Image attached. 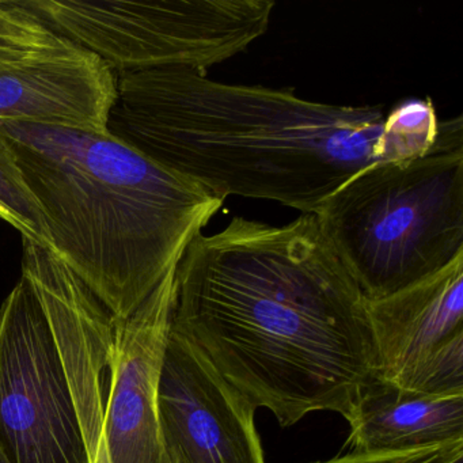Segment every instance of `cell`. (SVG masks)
Masks as SVG:
<instances>
[{
  "label": "cell",
  "mask_w": 463,
  "mask_h": 463,
  "mask_svg": "<svg viewBox=\"0 0 463 463\" xmlns=\"http://www.w3.org/2000/svg\"><path fill=\"white\" fill-rule=\"evenodd\" d=\"M172 329L281 427L313 411L348 419L376 373L365 298L314 215L235 216L197 235L175 272Z\"/></svg>",
  "instance_id": "cell-1"
},
{
  "label": "cell",
  "mask_w": 463,
  "mask_h": 463,
  "mask_svg": "<svg viewBox=\"0 0 463 463\" xmlns=\"http://www.w3.org/2000/svg\"><path fill=\"white\" fill-rule=\"evenodd\" d=\"M116 75L109 134L222 200L314 215L363 167L406 161L381 105L324 104L184 67Z\"/></svg>",
  "instance_id": "cell-2"
},
{
  "label": "cell",
  "mask_w": 463,
  "mask_h": 463,
  "mask_svg": "<svg viewBox=\"0 0 463 463\" xmlns=\"http://www.w3.org/2000/svg\"><path fill=\"white\" fill-rule=\"evenodd\" d=\"M0 137L42 208L51 253L115 321L177 269L224 204L110 134L0 121Z\"/></svg>",
  "instance_id": "cell-3"
},
{
  "label": "cell",
  "mask_w": 463,
  "mask_h": 463,
  "mask_svg": "<svg viewBox=\"0 0 463 463\" xmlns=\"http://www.w3.org/2000/svg\"><path fill=\"white\" fill-rule=\"evenodd\" d=\"M314 218L365 299L420 283L463 257V145L373 162Z\"/></svg>",
  "instance_id": "cell-4"
},
{
  "label": "cell",
  "mask_w": 463,
  "mask_h": 463,
  "mask_svg": "<svg viewBox=\"0 0 463 463\" xmlns=\"http://www.w3.org/2000/svg\"><path fill=\"white\" fill-rule=\"evenodd\" d=\"M116 74L208 69L267 33L272 0H18Z\"/></svg>",
  "instance_id": "cell-5"
},
{
  "label": "cell",
  "mask_w": 463,
  "mask_h": 463,
  "mask_svg": "<svg viewBox=\"0 0 463 463\" xmlns=\"http://www.w3.org/2000/svg\"><path fill=\"white\" fill-rule=\"evenodd\" d=\"M0 449L10 463H89L52 329L24 276L0 306Z\"/></svg>",
  "instance_id": "cell-6"
},
{
  "label": "cell",
  "mask_w": 463,
  "mask_h": 463,
  "mask_svg": "<svg viewBox=\"0 0 463 463\" xmlns=\"http://www.w3.org/2000/svg\"><path fill=\"white\" fill-rule=\"evenodd\" d=\"M158 408L170 463H265L256 408L194 343L173 329Z\"/></svg>",
  "instance_id": "cell-7"
},
{
  "label": "cell",
  "mask_w": 463,
  "mask_h": 463,
  "mask_svg": "<svg viewBox=\"0 0 463 463\" xmlns=\"http://www.w3.org/2000/svg\"><path fill=\"white\" fill-rule=\"evenodd\" d=\"M23 240L21 276L39 298L52 329L89 463H112L105 420L112 316L55 254Z\"/></svg>",
  "instance_id": "cell-8"
},
{
  "label": "cell",
  "mask_w": 463,
  "mask_h": 463,
  "mask_svg": "<svg viewBox=\"0 0 463 463\" xmlns=\"http://www.w3.org/2000/svg\"><path fill=\"white\" fill-rule=\"evenodd\" d=\"M175 272L129 318L113 319L105 411L112 463H170L158 392L172 329Z\"/></svg>",
  "instance_id": "cell-9"
},
{
  "label": "cell",
  "mask_w": 463,
  "mask_h": 463,
  "mask_svg": "<svg viewBox=\"0 0 463 463\" xmlns=\"http://www.w3.org/2000/svg\"><path fill=\"white\" fill-rule=\"evenodd\" d=\"M118 75L74 43L0 66V121L109 134Z\"/></svg>",
  "instance_id": "cell-10"
},
{
  "label": "cell",
  "mask_w": 463,
  "mask_h": 463,
  "mask_svg": "<svg viewBox=\"0 0 463 463\" xmlns=\"http://www.w3.org/2000/svg\"><path fill=\"white\" fill-rule=\"evenodd\" d=\"M375 375L401 384L433 351L463 335V257L430 278L365 299Z\"/></svg>",
  "instance_id": "cell-11"
},
{
  "label": "cell",
  "mask_w": 463,
  "mask_h": 463,
  "mask_svg": "<svg viewBox=\"0 0 463 463\" xmlns=\"http://www.w3.org/2000/svg\"><path fill=\"white\" fill-rule=\"evenodd\" d=\"M351 452L411 451L463 441V395H428L373 375L348 419Z\"/></svg>",
  "instance_id": "cell-12"
},
{
  "label": "cell",
  "mask_w": 463,
  "mask_h": 463,
  "mask_svg": "<svg viewBox=\"0 0 463 463\" xmlns=\"http://www.w3.org/2000/svg\"><path fill=\"white\" fill-rule=\"evenodd\" d=\"M0 219L21 232L25 240L52 250V240L42 208L24 180L23 173L0 137Z\"/></svg>",
  "instance_id": "cell-13"
},
{
  "label": "cell",
  "mask_w": 463,
  "mask_h": 463,
  "mask_svg": "<svg viewBox=\"0 0 463 463\" xmlns=\"http://www.w3.org/2000/svg\"><path fill=\"white\" fill-rule=\"evenodd\" d=\"M428 395H463V335L439 346L398 384Z\"/></svg>",
  "instance_id": "cell-14"
},
{
  "label": "cell",
  "mask_w": 463,
  "mask_h": 463,
  "mask_svg": "<svg viewBox=\"0 0 463 463\" xmlns=\"http://www.w3.org/2000/svg\"><path fill=\"white\" fill-rule=\"evenodd\" d=\"M0 42L26 45H56L64 37L48 28L18 0H0Z\"/></svg>",
  "instance_id": "cell-15"
},
{
  "label": "cell",
  "mask_w": 463,
  "mask_h": 463,
  "mask_svg": "<svg viewBox=\"0 0 463 463\" xmlns=\"http://www.w3.org/2000/svg\"><path fill=\"white\" fill-rule=\"evenodd\" d=\"M459 454H463V441L411 451L348 452L332 459L313 463H449Z\"/></svg>",
  "instance_id": "cell-16"
},
{
  "label": "cell",
  "mask_w": 463,
  "mask_h": 463,
  "mask_svg": "<svg viewBox=\"0 0 463 463\" xmlns=\"http://www.w3.org/2000/svg\"><path fill=\"white\" fill-rule=\"evenodd\" d=\"M66 42H69V40L64 39V42L56 45H26L0 42V66H2V64L12 63V61H21V59L29 58V56L42 52V51L59 47V45H63Z\"/></svg>",
  "instance_id": "cell-17"
},
{
  "label": "cell",
  "mask_w": 463,
  "mask_h": 463,
  "mask_svg": "<svg viewBox=\"0 0 463 463\" xmlns=\"http://www.w3.org/2000/svg\"><path fill=\"white\" fill-rule=\"evenodd\" d=\"M0 463H10V460L7 459L6 455H5V452L0 449Z\"/></svg>",
  "instance_id": "cell-18"
},
{
  "label": "cell",
  "mask_w": 463,
  "mask_h": 463,
  "mask_svg": "<svg viewBox=\"0 0 463 463\" xmlns=\"http://www.w3.org/2000/svg\"><path fill=\"white\" fill-rule=\"evenodd\" d=\"M449 463H463V454L458 455V457H455Z\"/></svg>",
  "instance_id": "cell-19"
}]
</instances>
